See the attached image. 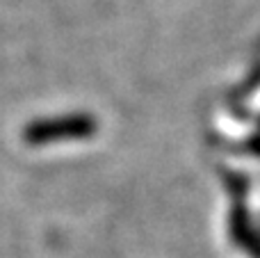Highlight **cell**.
<instances>
[{
	"instance_id": "1",
	"label": "cell",
	"mask_w": 260,
	"mask_h": 258,
	"mask_svg": "<svg viewBox=\"0 0 260 258\" xmlns=\"http://www.w3.org/2000/svg\"><path fill=\"white\" fill-rule=\"evenodd\" d=\"M99 133V119L89 112H71L59 117L35 119L23 128V142L30 146H46L55 142L89 140Z\"/></svg>"
}]
</instances>
